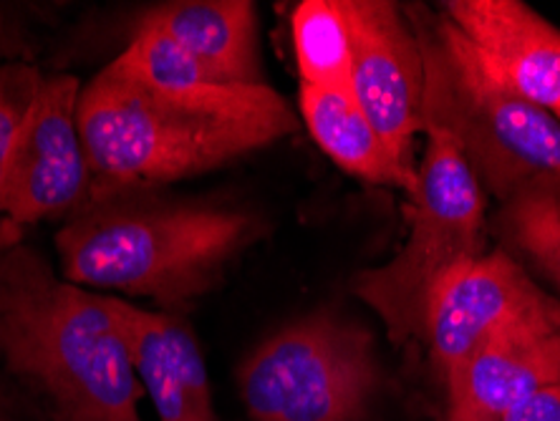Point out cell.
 <instances>
[{"mask_svg":"<svg viewBox=\"0 0 560 421\" xmlns=\"http://www.w3.org/2000/svg\"><path fill=\"white\" fill-rule=\"evenodd\" d=\"M299 109L313 142L346 175L369 185L399 189L407 197L415 192L417 172L407 169L384 142L351 86L318 89L301 84Z\"/></svg>","mask_w":560,"mask_h":421,"instance_id":"obj_14","label":"cell"},{"mask_svg":"<svg viewBox=\"0 0 560 421\" xmlns=\"http://www.w3.org/2000/svg\"><path fill=\"white\" fill-rule=\"evenodd\" d=\"M291 36L303 86H351V28L343 0H303L293 8Z\"/></svg>","mask_w":560,"mask_h":421,"instance_id":"obj_16","label":"cell"},{"mask_svg":"<svg viewBox=\"0 0 560 421\" xmlns=\"http://www.w3.org/2000/svg\"><path fill=\"white\" fill-rule=\"evenodd\" d=\"M44 69L38 63H5L0 66V172L11 152L13 137L36 94ZM26 241V230L11 220H0V253L11 250Z\"/></svg>","mask_w":560,"mask_h":421,"instance_id":"obj_17","label":"cell"},{"mask_svg":"<svg viewBox=\"0 0 560 421\" xmlns=\"http://www.w3.org/2000/svg\"><path fill=\"white\" fill-rule=\"evenodd\" d=\"M492 77L560 124V28L523 0H444Z\"/></svg>","mask_w":560,"mask_h":421,"instance_id":"obj_11","label":"cell"},{"mask_svg":"<svg viewBox=\"0 0 560 421\" xmlns=\"http://www.w3.org/2000/svg\"><path fill=\"white\" fill-rule=\"evenodd\" d=\"M384 343L353 313L328 305L285 320L235 366L243 419L424 421L422 394L392 366Z\"/></svg>","mask_w":560,"mask_h":421,"instance_id":"obj_4","label":"cell"},{"mask_svg":"<svg viewBox=\"0 0 560 421\" xmlns=\"http://www.w3.org/2000/svg\"><path fill=\"white\" fill-rule=\"evenodd\" d=\"M266 235V218L243 204L114 185L61 222L54 245L69 283L187 316Z\"/></svg>","mask_w":560,"mask_h":421,"instance_id":"obj_1","label":"cell"},{"mask_svg":"<svg viewBox=\"0 0 560 421\" xmlns=\"http://www.w3.org/2000/svg\"><path fill=\"white\" fill-rule=\"evenodd\" d=\"M417 185L407 197V237L382 266L359 270L349 291L382 324L394 351L422 349L432 295L450 270L490 250L488 195L455 139L424 127Z\"/></svg>","mask_w":560,"mask_h":421,"instance_id":"obj_6","label":"cell"},{"mask_svg":"<svg viewBox=\"0 0 560 421\" xmlns=\"http://www.w3.org/2000/svg\"><path fill=\"white\" fill-rule=\"evenodd\" d=\"M81 81L44 71L0 172V220L21 230L66 222L96 192V177L79 127Z\"/></svg>","mask_w":560,"mask_h":421,"instance_id":"obj_7","label":"cell"},{"mask_svg":"<svg viewBox=\"0 0 560 421\" xmlns=\"http://www.w3.org/2000/svg\"><path fill=\"white\" fill-rule=\"evenodd\" d=\"M79 127L96 189L172 187L291 137L299 114L270 84L160 89L112 59L81 86Z\"/></svg>","mask_w":560,"mask_h":421,"instance_id":"obj_2","label":"cell"},{"mask_svg":"<svg viewBox=\"0 0 560 421\" xmlns=\"http://www.w3.org/2000/svg\"><path fill=\"white\" fill-rule=\"evenodd\" d=\"M0 421H46L26 394L0 371Z\"/></svg>","mask_w":560,"mask_h":421,"instance_id":"obj_19","label":"cell"},{"mask_svg":"<svg viewBox=\"0 0 560 421\" xmlns=\"http://www.w3.org/2000/svg\"><path fill=\"white\" fill-rule=\"evenodd\" d=\"M56 8L59 5L0 0V66L38 63Z\"/></svg>","mask_w":560,"mask_h":421,"instance_id":"obj_18","label":"cell"},{"mask_svg":"<svg viewBox=\"0 0 560 421\" xmlns=\"http://www.w3.org/2000/svg\"><path fill=\"white\" fill-rule=\"evenodd\" d=\"M0 371L46 421H144L112 299L69 283L26 241L0 253Z\"/></svg>","mask_w":560,"mask_h":421,"instance_id":"obj_3","label":"cell"},{"mask_svg":"<svg viewBox=\"0 0 560 421\" xmlns=\"http://www.w3.org/2000/svg\"><path fill=\"white\" fill-rule=\"evenodd\" d=\"M490 241L560 295V177L542 175L490 212Z\"/></svg>","mask_w":560,"mask_h":421,"instance_id":"obj_15","label":"cell"},{"mask_svg":"<svg viewBox=\"0 0 560 421\" xmlns=\"http://www.w3.org/2000/svg\"><path fill=\"white\" fill-rule=\"evenodd\" d=\"M109 299L129 336L139 384L156 421H218L208 361L187 316Z\"/></svg>","mask_w":560,"mask_h":421,"instance_id":"obj_12","label":"cell"},{"mask_svg":"<svg viewBox=\"0 0 560 421\" xmlns=\"http://www.w3.org/2000/svg\"><path fill=\"white\" fill-rule=\"evenodd\" d=\"M351 28V91L384 142L417 172L415 144L424 131V66L405 5L343 0Z\"/></svg>","mask_w":560,"mask_h":421,"instance_id":"obj_9","label":"cell"},{"mask_svg":"<svg viewBox=\"0 0 560 421\" xmlns=\"http://www.w3.org/2000/svg\"><path fill=\"white\" fill-rule=\"evenodd\" d=\"M135 23L170 33L218 86H268L258 5L250 0H164Z\"/></svg>","mask_w":560,"mask_h":421,"instance_id":"obj_13","label":"cell"},{"mask_svg":"<svg viewBox=\"0 0 560 421\" xmlns=\"http://www.w3.org/2000/svg\"><path fill=\"white\" fill-rule=\"evenodd\" d=\"M424 66L422 121L455 139L485 195L498 204L525 182L560 177V124L505 89L440 11L405 5Z\"/></svg>","mask_w":560,"mask_h":421,"instance_id":"obj_5","label":"cell"},{"mask_svg":"<svg viewBox=\"0 0 560 421\" xmlns=\"http://www.w3.org/2000/svg\"><path fill=\"white\" fill-rule=\"evenodd\" d=\"M542 318H560V299L500 247L450 270L432 295L422 338L434 386L488 338Z\"/></svg>","mask_w":560,"mask_h":421,"instance_id":"obj_8","label":"cell"},{"mask_svg":"<svg viewBox=\"0 0 560 421\" xmlns=\"http://www.w3.org/2000/svg\"><path fill=\"white\" fill-rule=\"evenodd\" d=\"M560 384V318L525 320L488 338L444 376L442 421H505Z\"/></svg>","mask_w":560,"mask_h":421,"instance_id":"obj_10","label":"cell"},{"mask_svg":"<svg viewBox=\"0 0 560 421\" xmlns=\"http://www.w3.org/2000/svg\"><path fill=\"white\" fill-rule=\"evenodd\" d=\"M505 421H560V384L535 394Z\"/></svg>","mask_w":560,"mask_h":421,"instance_id":"obj_20","label":"cell"}]
</instances>
